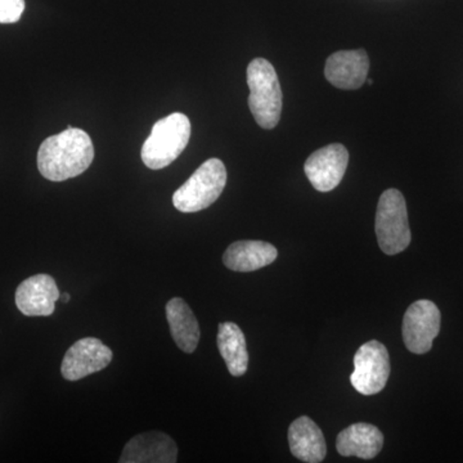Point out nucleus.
<instances>
[{
  "mask_svg": "<svg viewBox=\"0 0 463 463\" xmlns=\"http://www.w3.org/2000/svg\"><path fill=\"white\" fill-rule=\"evenodd\" d=\"M94 160L90 137L69 127L65 132L48 137L38 151V169L51 182H63L80 175Z\"/></svg>",
  "mask_w": 463,
  "mask_h": 463,
  "instance_id": "f257e3e1",
  "label": "nucleus"
},
{
  "mask_svg": "<svg viewBox=\"0 0 463 463\" xmlns=\"http://www.w3.org/2000/svg\"><path fill=\"white\" fill-rule=\"evenodd\" d=\"M249 108L259 127L270 130L282 114V90L279 75L269 61L255 58L248 67Z\"/></svg>",
  "mask_w": 463,
  "mask_h": 463,
  "instance_id": "f03ea898",
  "label": "nucleus"
},
{
  "mask_svg": "<svg viewBox=\"0 0 463 463\" xmlns=\"http://www.w3.org/2000/svg\"><path fill=\"white\" fill-rule=\"evenodd\" d=\"M190 137L191 121L184 114L175 112L161 118L143 143V164L152 170L169 166L187 147Z\"/></svg>",
  "mask_w": 463,
  "mask_h": 463,
  "instance_id": "7ed1b4c3",
  "label": "nucleus"
},
{
  "mask_svg": "<svg viewBox=\"0 0 463 463\" xmlns=\"http://www.w3.org/2000/svg\"><path fill=\"white\" fill-rule=\"evenodd\" d=\"M227 184L223 161L210 158L173 194V205L181 213H197L212 206Z\"/></svg>",
  "mask_w": 463,
  "mask_h": 463,
  "instance_id": "20e7f679",
  "label": "nucleus"
},
{
  "mask_svg": "<svg viewBox=\"0 0 463 463\" xmlns=\"http://www.w3.org/2000/svg\"><path fill=\"white\" fill-rule=\"evenodd\" d=\"M376 236L386 255H397L410 246L411 228L403 194L394 188L383 192L376 212Z\"/></svg>",
  "mask_w": 463,
  "mask_h": 463,
  "instance_id": "39448f33",
  "label": "nucleus"
},
{
  "mask_svg": "<svg viewBox=\"0 0 463 463\" xmlns=\"http://www.w3.org/2000/svg\"><path fill=\"white\" fill-rule=\"evenodd\" d=\"M390 376L389 352L380 341L373 340L359 347L354 355V371L350 381L356 392L374 395L385 389Z\"/></svg>",
  "mask_w": 463,
  "mask_h": 463,
  "instance_id": "423d86ee",
  "label": "nucleus"
},
{
  "mask_svg": "<svg viewBox=\"0 0 463 463\" xmlns=\"http://www.w3.org/2000/svg\"><path fill=\"white\" fill-rule=\"evenodd\" d=\"M440 310L430 300H419L408 307L403 319V340L413 354H425L440 331Z\"/></svg>",
  "mask_w": 463,
  "mask_h": 463,
  "instance_id": "0eeeda50",
  "label": "nucleus"
},
{
  "mask_svg": "<svg viewBox=\"0 0 463 463\" xmlns=\"http://www.w3.org/2000/svg\"><path fill=\"white\" fill-rule=\"evenodd\" d=\"M112 350L96 337H85L71 345L61 364L63 379L78 381L105 370L111 364Z\"/></svg>",
  "mask_w": 463,
  "mask_h": 463,
  "instance_id": "6e6552de",
  "label": "nucleus"
},
{
  "mask_svg": "<svg viewBox=\"0 0 463 463\" xmlns=\"http://www.w3.org/2000/svg\"><path fill=\"white\" fill-rule=\"evenodd\" d=\"M347 163H349L347 149L339 143H334L313 152L307 157L304 170L317 191L330 192L343 181Z\"/></svg>",
  "mask_w": 463,
  "mask_h": 463,
  "instance_id": "1a4fd4ad",
  "label": "nucleus"
},
{
  "mask_svg": "<svg viewBox=\"0 0 463 463\" xmlns=\"http://www.w3.org/2000/svg\"><path fill=\"white\" fill-rule=\"evenodd\" d=\"M60 295L53 277L36 274L18 286L16 306L24 316L48 317L53 315Z\"/></svg>",
  "mask_w": 463,
  "mask_h": 463,
  "instance_id": "9d476101",
  "label": "nucleus"
},
{
  "mask_svg": "<svg viewBox=\"0 0 463 463\" xmlns=\"http://www.w3.org/2000/svg\"><path fill=\"white\" fill-rule=\"evenodd\" d=\"M368 71L370 60L364 50L336 52L326 61V79L339 90H358L367 80Z\"/></svg>",
  "mask_w": 463,
  "mask_h": 463,
  "instance_id": "9b49d317",
  "label": "nucleus"
},
{
  "mask_svg": "<svg viewBox=\"0 0 463 463\" xmlns=\"http://www.w3.org/2000/svg\"><path fill=\"white\" fill-rule=\"evenodd\" d=\"M178 447L165 432L149 431L128 441L120 463H175Z\"/></svg>",
  "mask_w": 463,
  "mask_h": 463,
  "instance_id": "f8f14e48",
  "label": "nucleus"
},
{
  "mask_svg": "<svg viewBox=\"0 0 463 463\" xmlns=\"http://www.w3.org/2000/svg\"><path fill=\"white\" fill-rule=\"evenodd\" d=\"M288 443L292 455L303 462H322L327 453L323 432L309 417H298L291 423Z\"/></svg>",
  "mask_w": 463,
  "mask_h": 463,
  "instance_id": "ddd939ff",
  "label": "nucleus"
},
{
  "mask_svg": "<svg viewBox=\"0 0 463 463\" xmlns=\"http://www.w3.org/2000/svg\"><path fill=\"white\" fill-rule=\"evenodd\" d=\"M277 257V249L264 241H237L225 250L223 261L234 272H254L272 264Z\"/></svg>",
  "mask_w": 463,
  "mask_h": 463,
  "instance_id": "4468645a",
  "label": "nucleus"
},
{
  "mask_svg": "<svg viewBox=\"0 0 463 463\" xmlns=\"http://www.w3.org/2000/svg\"><path fill=\"white\" fill-rule=\"evenodd\" d=\"M383 446V432L370 423L359 422L350 425L340 432L336 440L337 452L344 457L374 458Z\"/></svg>",
  "mask_w": 463,
  "mask_h": 463,
  "instance_id": "2eb2a0df",
  "label": "nucleus"
},
{
  "mask_svg": "<svg viewBox=\"0 0 463 463\" xmlns=\"http://www.w3.org/2000/svg\"><path fill=\"white\" fill-rule=\"evenodd\" d=\"M166 319L173 340L184 353H194L200 341V326L188 304L174 298L166 304Z\"/></svg>",
  "mask_w": 463,
  "mask_h": 463,
  "instance_id": "dca6fc26",
  "label": "nucleus"
},
{
  "mask_svg": "<svg viewBox=\"0 0 463 463\" xmlns=\"http://www.w3.org/2000/svg\"><path fill=\"white\" fill-rule=\"evenodd\" d=\"M218 349L232 376L240 377L248 373L249 353L245 335L236 323L219 325Z\"/></svg>",
  "mask_w": 463,
  "mask_h": 463,
  "instance_id": "f3484780",
  "label": "nucleus"
},
{
  "mask_svg": "<svg viewBox=\"0 0 463 463\" xmlns=\"http://www.w3.org/2000/svg\"><path fill=\"white\" fill-rule=\"evenodd\" d=\"M25 11V0H0V24L20 21Z\"/></svg>",
  "mask_w": 463,
  "mask_h": 463,
  "instance_id": "a211bd4d",
  "label": "nucleus"
},
{
  "mask_svg": "<svg viewBox=\"0 0 463 463\" xmlns=\"http://www.w3.org/2000/svg\"><path fill=\"white\" fill-rule=\"evenodd\" d=\"M60 298H61V300L63 301V303L66 304V303H69L70 298H70V295L67 294V292H65V294H61L60 295Z\"/></svg>",
  "mask_w": 463,
  "mask_h": 463,
  "instance_id": "6ab92c4d",
  "label": "nucleus"
},
{
  "mask_svg": "<svg viewBox=\"0 0 463 463\" xmlns=\"http://www.w3.org/2000/svg\"><path fill=\"white\" fill-rule=\"evenodd\" d=\"M367 83L370 85H373V79H368Z\"/></svg>",
  "mask_w": 463,
  "mask_h": 463,
  "instance_id": "aec40b11",
  "label": "nucleus"
}]
</instances>
